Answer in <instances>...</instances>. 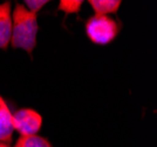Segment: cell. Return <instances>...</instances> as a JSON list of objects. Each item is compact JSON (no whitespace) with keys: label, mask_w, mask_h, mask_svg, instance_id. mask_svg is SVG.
Returning a JSON list of instances; mask_svg holds the SVG:
<instances>
[{"label":"cell","mask_w":157,"mask_h":147,"mask_svg":"<svg viewBox=\"0 0 157 147\" xmlns=\"http://www.w3.org/2000/svg\"><path fill=\"white\" fill-rule=\"evenodd\" d=\"M38 31L39 25L36 14L29 12L25 5L17 4L12 13V47L22 48L28 54H32L36 45Z\"/></svg>","instance_id":"obj_1"},{"label":"cell","mask_w":157,"mask_h":147,"mask_svg":"<svg viewBox=\"0 0 157 147\" xmlns=\"http://www.w3.org/2000/svg\"><path fill=\"white\" fill-rule=\"evenodd\" d=\"M86 33L96 45H108L115 40L121 31V24L108 15H92L86 21Z\"/></svg>","instance_id":"obj_2"},{"label":"cell","mask_w":157,"mask_h":147,"mask_svg":"<svg viewBox=\"0 0 157 147\" xmlns=\"http://www.w3.org/2000/svg\"><path fill=\"white\" fill-rule=\"evenodd\" d=\"M12 126L21 137L36 135L42 126V118L32 108H21L12 114Z\"/></svg>","instance_id":"obj_3"},{"label":"cell","mask_w":157,"mask_h":147,"mask_svg":"<svg viewBox=\"0 0 157 147\" xmlns=\"http://www.w3.org/2000/svg\"><path fill=\"white\" fill-rule=\"evenodd\" d=\"M12 35V11L11 1L0 4V48L7 50Z\"/></svg>","instance_id":"obj_4"},{"label":"cell","mask_w":157,"mask_h":147,"mask_svg":"<svg viewBox=\"0 0 157 147\" xmlns=\"http://www.w3.org/2000/svg\"><path fill=\"white\" fill-rule=\"evenodd\" d=\"M13 132L12 113L7 106V104H4L0 106V142L11 144Z\"/></svg>","instance_id":"obj_5"},{"label":"cell","mask_w":157,"mask_h":147,"mask_svg":"<svg viewBox=\"0 0 157 147\" xmlns=\"http://www.w3.org/2000/svg\"><path fill=\"white\" fill-rule=\"evenodd\" d=\"M88 4L96 15H108L116 13L122 2L120 0H89Z\"/></svg>","instance_id":"obj_6"},{"label":"cell","mask_w":157,"mask_h":147,"mask_svg":"<svg viewBox=\"0 0 157 147\" xmlns=\"http://www.w3.org/2000/svg\"><path fill=\"white\" fill-rule=\"evenodd\" d=\"M13 147H52V145L40 135H26L20 137Z\"/></svg>","instance_id":"obj_7"},{"label":"cell","mask_w":157,"mask_h":147,"mask_svg":"<svg viewBox=\"0 0 157 147\" xmlns=\"http://www.w3.org/2000/svg\"><path fill=\"white\" fill-rule=\"evenodd\" d=\"M83 1L82 0H61L58 7V11H62L65 15L78 13Z\"/></svg>","instance_id":"obj_8"},{"label":"cell","mask_w":157,"mask_h":147,"mask_svg":"<svg viewBox=\"0 0 157 147\" xmlns=\"http://www.w3.org/2000/svg\"><path fill=\"white\" fill-rule=\"evenodd\" d=\"M47 2H48L47 0H26L25 1L26 6L25 7L29 12H32L34 14H38V12L46 5Z\"/></svg>","instance_id":"obj_9"},{"label":"cell","mask_w":157,"mask_h":147,"mask_svg":"<svg viewBox=\"0 0 157 147\" xmlns=\"http://www.w3.org/2000/svg\"><path fill=\"white\" fill-rule=\"evenodd\" d=\"M0 147H11L10 144H5V142H0Z\"/></svg>","instance_id":"obj_10"},{"label":"cell","mask_w":157,"mask_h":147,"mask_svg":"<svg viewBox=\"0 0 157 147\" xmlns=\"http://www.w3.org/2000/svg\"><path fill=\"white\" fill-rule=\"evenodd\" d=\"M4 104H6V102H5V100L1 98V95H0V106H1V105H4Z\"/></svg>","instance_id":"obj_11"}]
</instances>
